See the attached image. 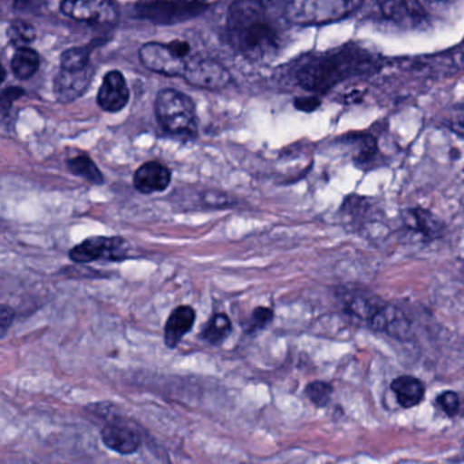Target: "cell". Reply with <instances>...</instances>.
Listing matches in <instances>:
<instances>
[{
	"instance_id": "ffe728a7",
	"label": "cell",
	"mask_w": 464,
	"mask_h": 464,
	"mask_svg": "<svg viewBox=\"0 0 464 464\" xmlns=\"http://www.w3.org/2000/svg\"><path fill=\"white\" fill-rule=\"evenodd\" d=\"M67 167L72 170V173L85 179L89 183L96 184V186L104 184V176H102V170L97 168L93 160L89 156H85V154L69 160V161H67Z\"/></svg>"
},
{
	"instance_id": "ba28073f",
	"label": "cell",
	"mask_w": 464,
	"mask_h": 464,
	"mask_svg": "<svg viewBox=\"0 0 464 464\" xmlns=\"http://www.w3.org/2000/svg\"><path fill=\"white\" fill-rule=\"evenodd\" d=\"M208 0H156L148 6V17L157 23H178L203 12Z\"/></svg>"
},
{
	"instance_id": "2e32d148",
	"label": "cell",
	"mask_w": 464,
	"mask_h": 464,
	"mask_svg": "<svg viewBox=\"0 0 464 464\" xmlns=\"http://www.w3.org/2000/svg\"><path fill=\"white\" fill-rule=\"evenodd\" d=\"M382 14L399 24H420L425 18L420 0H379Z\"/></svg>"
},
{
	"instance_id": "8992f818",
	"label": "cell",
	"mask_w": 464,
	"mask_h": 464,
	"mask_svg": "<svg viewBox=\"0 0 464 464\" xmlns=\"http://www.w3.org/2000/svg\"><path fill=\"white\" fill-rule=\"evenodd\" d=\"M130 246L123 237H96L86 238L82 243L77 244L70 249L69 256L78 265L107 260V262H123L129 257Z\"/></svg>"
},
{
	"instance_id": "ac0fdd59",
	"label": "cell",
	"mask_w": 464,
	"mask_h": 464,
	"mask_svg": "<svg viewBox=\"0 0 464 464\" xmlns=\"http://www.w3.org/2000/svg\"><path fill=\"white\" fill-rule=\"evenodd\" d=\"M13 72L20 80H29L40 69V56L28 47L17 48L12 61Z\"/></svg>"
},
{
	"instance_id": "3957f363",
	"label": "cell",
	"mask_w": 464,
	"mask_h": 464,
	"mask_svg": "<svg viewBox=\"0 0 464 464\" xmlns=\"http://www.w3.org/2000/svg\"><path fill=\"white\" fill-rule=\"evenodd\" d=\"M363 0H285L284 14L298 25H324L349 17Z\"/></svg>"
},
{
	"instance_id": "d6986e66",
	"label": "cell",
	"mask_w": 464,
	"mask_h": 464,
	"mask_svg": "<svg viewBox=\"0 0 464 464\" xmlns=\"http://www.w3.org/2000/svg\"><path fill=\"white\" fill-rule=\"evenodd\" d=\"M232 333V322L225 314H216L203 328L200 338L210 344H219Z\"/></svg>"
},
{
	"instance_id": "e0dca14e",
	"label": "cell",
	"mask_w": 464,
	"mask_h": 464,
	"mask_svg": "<svg viewBox=\"0 0 464 464\" xmlns=\"http://www.w3.org/2000/svg\"><path fill=\"white\" fill-rule=\"evenodd\" d=\"M398 403L403 409H411L418 406L425 396V385L420 380L412 376H401L393 380L391 384Z\"/></svg>"
},
{
	"instance_id": "30bf717a",
	"label": "cell",
	"mask_w": 464,
	"mask_h": 464,
	"mask_svg": "<svg viewBox=\"0 0 464 464\" xmlns=\"http://www.w3.org/2000/svg\"><path fill=\"white\" fill-rule=\"evenodd\" d=\"M94 69L88 64L83 69H61L53 82V92L61 102H72L80 99L93 80Z\"/></svg>"
},
{
	"instance_id": "83f0119b",
	"label": "cell",
	"mask_w": 464,
	"mask_h": 464,
	"mask_svg": "<svg viewBox=\"0 0 464 464\" xmlns=\"http://www.w3.org/2000/svg\"><path fill=\"white\" fill-rule=\"evenodd\" d=\"M15 319V311L6 304H0V338L6 335Z\"/></svg>"
},
{
	"instance_id": "d4e9b609",
	"label": "cell",
	"mask_w": 464,
	"mask_h": 464,
	"mask_svg": "<svg viewBox=\"0 0 464 464\" xmlns=\"http://www.w3.org/2000/svg\"><path fill=\"white\" fill-rule=\"evenodd\" d=\"M437 404L441 407L442 411L448 417H455L460 410V399H459L458 393L453 392V391H445V392L440 393L437 396Z\"/></svg>"
},
{
	"instance_id": "6da1fadb",
	"label": "cell",
	"mask_w": 464,
	"mask_h": 464,
	"mask_svg": "<svg viewBox=\"0 0 464 464\" xmlns=\"http://www.w3.org/2000/svg\"><path fill=\"white\" fill-rule=\"evenodd\" d=\"M227 40L252 62H268L279 53L284 28L265 0H235L227 17Z\"/></svg>"
},
{
	"instance_id": "277c9868",
	"label": "cell",
	"mask_w": 464,
	"mask_h": 464,
	"mask_svg": "<svg viewBox=\"0 0 464 464\" xmlns=\"http://www.w3.org/2000/svg\"><path fill=\"white\" fill-rule=\"evenodd\" d=\"M156 115L162 129L175 135L197 132V111L187 94L175 89H162L156 100Z\"/></svg>"
},
{
	"instance_id": "5bb4252c",
	"label": "cell",
	"mask_w": 464,
	"mask_h": 464,
	"mask_svg": "<svg viewBox=\"0 0 464 464\" xmlns=\"http://www.w3.org/2000/svg\"><path fill=\"white\" fill-rule=\"evenodd\" d=\"M172 173L161 162L150 161L138 168L134 175V186L140 194L162 192L169 187Z\"/></svg>"
},
{
	"instance_id": "52a82bcc",
	"label": "cell",
	"mask_w": 464,
	"mask_h": 464,
	"mask_svg": "<svg viewBox=\"0 0 464 464\" xmlns=\"http://www.w3.org/2000/svg\"><path fill=\"white\" fill-rule=\"evenodd\" d=\"M183 78L189 85L206 91H221L232 82V75L224 64L202 55H191L187 59Z\"/></svg>"
},
{
	"instance_id": "44dd1931",
	"label": "cell",
	"mask_w": 464,
	"mask_h": 464,
	"mask_svg": "<svg viewBox=\"0 0 464 464\" xmlns=\"http://www.w3.org/2000/svg\"><path fill=\"white\" fill-rule=\"evenodd\" d=\"M409 227H414L426 237H439L441 235L442 224L436 221L429 211L423 208H415L409 211Z\"/></svg>"
},
{
	"instance_id": "4316f807",
	"label": "cell",
	"mask_w": 464,
	"mask_h": 464,
	"mask_svg": "<svg viewBox=\"0 0 464 464\" xmlns=\"http://www.w3.org/2000/svg\"><path fill=\"white\" fill-rule=\"evenodd\" d=\"M24 91L20 88H10L0 96V119L6 118L7 113L12 111L13 104L18 97L23 96Z\"/></svg>"
},
{
	"instance_id": "4fadbf2b",
	"label": "cell",
	"mask_w": 464,
	"mask_h": 464,
	"mask_svg": "<svg viewBox=\"0 0 464 464\" xmlns=\"http://www.w3.org/2000/svg\"><path fill=\"white\" fill-rule=\"evenodd\" d=\"M129 86L123 74L119 72H108L97 96L100 107L107 112H119L129 104Z\"/></svg>"
},
{
	"instance_id": "7a4b0ae2",
	"label": "cell",
	"mask_w": 464,
	"mask_h": 464,
	"mask_svg": "<svg viewBox=\"0 0 464 464\" xmlns=\"http://www.w3.org/2000/svg\"><path fill=\"white\" fill-rule=\"evenodd\" d=\"M377 67L379 56L361 45L347 44L304 59L295 77L301 88L322 93L344 81L372 74Z\"/></svg>"
},
{
	"instance_id": "603a6c76",
	"label": "cell",
	"mask_w": 464,
	"mask_h": 464,
	"mask_svg": "<svg viewBox=\"0 0 464 464\" xmlns=\"http://www.w3.org/2000/svg\"><path fill=\"white\" fill-rule=\"evenodd\" d=\"M92 48H70L64 51L61 58L62 69L78 70L88 66L89 59H91Z\"/></svg>"
},
{
	"instance_id": "8fae6325",
	"label": "cell",
	"mask_w": 464,
	"mask_h": 464,
	"mask_svg": "<svg viewBox=\"0 0 464 464\" xmlns=\"http://www.w3.org/2000/svg\"><path fill=\"white\" fill-rule=\"evenodd\" d=\"M368 324L374 331L387 334L401 341L409 338L410 335V320L406 314L396 306L387 304H377L368 317Z\"/></svg>"
},
{
	"instance_id": "9c48e42d",
	"label": "cell",
	"mask_w": 464,
	"mask_h": 464,
	"mask_svg": "<svg viewBox=\"0 0 464 464\" xmlns=\"http://www.w3.org/2000/svg\"><path fill=\"white\" fill-rule=\"evenodd\" d=\"M62 12L72 20L111 23L115 18L113 0H62Z\"/></svg>"
},
{
	"instance_id": "484cf974",
	"label": "cell",
	"mask_w": 464,
	"mask_h": 464,
	"mask_svg": "<svg viewBox=\"0 0 464 464\" xmlns=\"http://www.w3.org/2000/svg\"><path fill=\"white\" fill-rule=\"evenodd\" d=\"M273 309L265 308V306H259V308L255 309L254 314H252L251 327H249V333L263 330V328L267 327V325L273 322Z\"/></svg>"
},
{
	"instance_id": "7402d4cb",
	"label": "cell",
	"mask_w": 464,
	"mask_h": 464,
	"mask_svg": "<svg viewBox=\"0 0 464 464\" xmlns=\"http://www.w3.org/2000/svg\"><path fill=\"white\" fill-rule=\"evenodd\" d=\"M7 37H9V42L13 45L23 48L31 44L36 39V31L31 24L25 23V21H13L9 29H7Z\"/></svg>"
},
{
	"instance_id": "9a60e30c",
	"label": "cell",
	"mask_w": 464,
	"mask_h": 464,
	"mask_svg": "<svg viewBox=\"0 0 464 464\" xmlns=\"http://www.w3.org/2000/svg\"><path fill=\"white\" fill-rule=\"evenodd\" d=\"M195 319H197V312L192 306L180 305L175 309L168 317L167 324H165L164 341L169 349H175L181 339L188 334L194 327Z\"/></svg>"
},
{
	"instance_id": "5b68a950",
	"label": "cell",
	"mask_w": 464,
	"mask_h": 464,
	"mask_svg": "<svg viewBox=\"0 0 464 464\" xmlns=\"http://www.w3.org/2000/svg\"><path fill=\"white\" fill-rule=\"evenodd\" d=\"M191 53V44L184 40H175L168 44L148 43L140 47V58L150 72L168 77H183L187 59Z\"/></svg>"
},
{
	"instance_id": "f1b7e54d",
	"label": "cell",
	"mask_w": 464,
	"mask_h": 464,
	"mask_svg": "<svg viewBox=\"0 0 464 464\" xmlns=\"http://www.w3.org/2000/svg\"><path fill=\"white\" fill-rule=\"evenodd\" d=\"M5 77H6V72H5L4 66L0 63V85L4 82Z\"/></svg>"
},
{
	"instance_id": "7c38bea8",
	"label": "cell",
	"mask_w": 464,
	"mask_h": 464,
	"mask_svg": "<svg viewBox=\"0 0 464 464\" xmlns=\"http://www.w3.org/2000/svg\"><path fill=\"white\" fill-rule=\"evenodd\" d=\"M102 439L110 450L121 453V455H132L142 445V437H140V431L135 430L127 423L119 422V420L107 423L102 428Z\"/></svg>"
},
{
	"instance_id": "cb8c5ba5",
	"label": "cell",
	"mask_w": 464,
	"mask_h": 464,
	"mask_svg": "<svg viewBox=\"0 0 464 464\" xmlns=\"http://www.w3.org/2000/svg\"><path fill=\"white\" fill-rule=\"evenodd\" d=\"M333 392V385L325 382H319V380H317V382H309L305 388V395L308 396L309 401L317 407L327 406Z\"/></svg>"
}]
</instances>
